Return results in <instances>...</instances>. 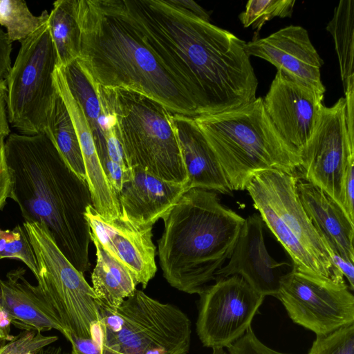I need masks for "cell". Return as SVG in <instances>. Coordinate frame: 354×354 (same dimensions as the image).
<instances>
[{
  "instance_id": "cell-36",
  "label": "cell",
  "mask_w": 354,
  "mask_h": 354,
  "mask_svg": "<svg viewBox=\"0 0 354 354\" xmlns=\"http://www.w3.org/2000/svg\"><path fill=\"white\" fill-rule=\"evenodd\" d=\"M4 141H0V210L9 198L10 180L4 156Z\"/></svg>"
},
{
  "instance_id": "cell-38",
  "label": "cell",
  "mask_w": 354,
  "mask_h": 354,
  "mask_svg": "<svg viewBox=\"0 0 354 354\" xmlns=\"http://www.w3.org/2000/svg\"><path fill=\"white\" fill-rule=\"evenodd\" d=\"M6 98V81L0 82V141H5V139L10 133L7 115Z\"/></svg>"
},
{
  "instance_id": "cell-39",
  "label": "cell",
  "mask_w": 354,
  "mask_h": 354,
  "mask_svg": "<svg viewBox=\"0 0 354 354\" xmlns=\"http://www.w3.org/2000/svg\"><path fill=\"white\" fill-rule=\"evenodd\" d=\"M176 7L185 10L196 17L209 22V15L201 6L192 0H167Z\"/></svg>"
},
{
  "instance_id": "cell-2",
  "label": "cell",
  "mask_w": 354,
  "mask_h": 354,
  "mask_svg": "<svg viewBox=\"0 0 354 354\" xmlns=\"http://www.w3.org/2000/svg\"><path fill=\"white\" fill-rule=\"evenodd\" d=\"M3 148L9 198L18 205L24 222L45 225L59 250L84 274L91 266V241L85 214L93 205L86 180L71 169L45 133H10Z\"/></svg>"
},
{
  "instance_id": "cell-27",
  "label": "cell",
  "mask_w": 354,
  "mask_h": 354,
  "mask_svg": "<svg viewBox=\"0 0 354 354\" xmlns=\"http://www.w3.org/2000/svg\"><path fill=\"white\" fill-rule=\"evenodd\" d=\"M326 28L334 40L345 91L354 81V0L339 1Z\"/></svg>"
},
{
  "instance_id": "cell-32",
  "label": "cell",
  "mask_w": 354,
  "mask_h": 354,
  "mask_svg": "<svg viewBox=\"0 0 354 354\" xmlns=\"http://www.w3.org/2000/svg\"><path fill=\"white\" fill-rule=\"evenodd\" d=\"M230 354H287L274 351L263 344L251 326L227 348Z\"/></svg>"
},
{
  "instance_id": "cell-10",
  "label": "cell",
  "mask_w": 354,
  "mask_h": 354,
  "mask_svg": "<svg viewBox=\"0 0 354 354\" xmlns=\"http://www.w3.org/2000/svg\"><path fill=\"white\" fill-rule=\"evenodd\" d=\"M23 225L37 261V286L71 335L91 337L93 326L101 317L93 288L59 250L45 225Z\"/></svg>"
},
{
  "instance_id": "cell-24",
  "label": "cell",
  "mask_w": 354,
  "mask_h": 354,
  "mask_svg": "<svg viewBox=\"0 0 354 354\" xmlns=\"http://www.w3.org/2000/svg\"><path fill=\"white\" fill-rule=\"evenodd\" d=\"M96 251V264L91 274L93 289L100 304L116 309L137 290L138 283L120 261L107 252L92 234Z\"/></svg>"
},
{
  "instance_id": "cell-20",
  "label": "cell",
  "mask_w": 354,
  "mask_h": 354,
  "mask_svg": "<svg viewBox=\"0 0 354 354\" xmlns=\"http://www.w3.org/2000/svg\"><path fill=\"white\" fill-rule=\"evenodd\" d=\"M53 80L56 91L64 100L77 131L93 207L103 218L111 221L121 215L120 207L117 194L100 162L91 131L59 66L53 73Z\"/></svg>"
},
{
  "instance_id": "cell-33",
  "label": "cell",
  "mask_w": 354,
  "mask_h": 354,
  "mask_svg": "<svg viewBox=\"0 0 354 354\" xmlns=\"http://www.w3.org/2000/svg\"><path fill=\"white\" fill-rule=\"evenodd\" d=\"M42 342L34 332L25 330L0 348V354H35Z\"/></svg>"
},
{
  "instance_id": "cell-25",
  "label": "cell",
  "mask_w": 354,
  "mask_h": 354,
  "mask_svg": "<svg viewBox=\"0 0 354 354\" xmlns=\"http://www.w3.org/2000/svg\"><path fill=\"white\" fill-rule=\"evenodd\" d=\"M48 27L53 43L57 66H65L79 59L81 28L79 0H58L48 15Z\"/></svg>"
},
{
  "instance_id": "cell-5",
  "label": "cell",
  "mask_w": 354,
  "mask_h": 354,
  "mask_svg": "<svg viewBox=\"0 0 354 354\" xmlns=\"http://www.w3.org/2000/svg\"><path fill=\"white\" fill-rule=\"evenodd\" d=\"M216 155L230 189L245 190L250 178L263 170L295 174L298 151L279 133L263 98L234 109L194 118Z\"/></svg>"
},
{
  "instance_id": "cell-37",
  "label": "cell",
  "mask_w": 354,
  "mask_h": 354,
  "mask_svg": "<svg viewBox=\"0 0 354 354\" xmlns=\"http://www.w3.org/2000/svg\"><path fill=\"white\" fill-rule=\"evenodd\" d=\"M333 263L340 271L348 281V288L354 289V267L353 263L342 257L338 253L328 250Z\"/></svg>"
},
{
  "instance_id": "cell-30",
  "label": "cell",
  "mask_w": 354,
  "mask_h": 354,
  "mask_svg": "<svg viewBox=\"0 0 354 354\" xmlns=\"http://www.w3.org/2000/svg\"><path fill=\"white\" fill-rule=\"evenodd\" d=\"M295 3V0H250L239 18L244 28L252 26L259 31L274 17H291Z\"/></svg>"
},
{
  "instance_id": "cell-35",
  "label": "cell",
  "mask_w": 354,
  "mask_h": 354,
  "mask_svg": "<svg viewBox=\"0 0 354 354\" xmlns=\"http://www.w3.org/2000/svg\"><path fill=\"white\" fill-rule=\"evenodd\" d=\"M12 41L0 28V82L6 81L11 70Z\"/></svg>"
},
{
  "instance_id": "cell-28",
  "label": "cell",
  "mask_w": 354,
  "mask_h": 354,
  "mask_svg": "<svg viewBox=\"0 0 354 354\" xmlns=\"http://www.w3.org/2000/svg\"><path fill=\"white\" fill-rule=\"evenodd\" d=\"M48 15L44 10L34 15L23 0H0V24L6 28L12 41L21 43L48 20Z\"/></svg>"
},
{
  "instance_id": "cell-3",
  "label": "cell",
  "mask_w": 354,
  "mask_h": 354,
  "mask_svg": "<svg viewBox=\"0 0 354 354\" xmlns=\"http://www.w3.org/2000/svg\"><path fill=\"white\" fill-rule=\"evenodd\" d=\"M79 60L95 84L142 94L173 114L199 115L193 97L113 0H79Z\"/></svg>"
},
{
  "instance_id": "cell-14",
  "label": "cell",
  "mask_w": 354,
  "mask_h": 354,
  "mask_svg": "<svg viewBox=\"0 0 354 354\" xmlns=\"http://www.w3.org/2000/svg\"><path fill=\"white\" fill-rule=\"evenodd\" d=\"M324 95L277 70L263 99L264 109L273 124L299 156L310 139L324 106Z\"/></svg>"
},
{
  "instance_id": "cell-12",
  "label": "cell",
  "mask_w": 354,
  "mask_h": 354,
  "mask_svg": "<svg viewBox=\"0 0 354 354\" xmlns=\"http://www.w3.org/2000/svg\"><path fill=\"white\" fill-rule=\"evenodd\" d=\"M346 284L318 280L292 269L276 296L290 318L316 334H328L354 323V297Z\"/></svg>"
},
{
  "instance_id": "cell-16",
  "label": "cell",
  "mask_w": 354,
  "mask_h": 354,
  "mask_svg": "<svg viewBox=\"0 0 354 354\" xmlns=\"http://www.w3.org/2000/svg\"><path fill=\"white\" fill-rule=\"evenodd\" d=\"M245 50L248 56L263 59L289 77L324 94L326 88L321 80L323 61L304 28L286 26L246 43Z\"/></svg>"
},
{
  "instance_id": "cell-13",
  "label": "cell",
  "mask_w": 354,
  "mask_h": 354,
  "mask_svg": "<svg viewBox=\"0 0 354 354\" xmlns=\"http://www.w3.org/2000/svg\"><path fill=\"white\" fill-rule=\"evenodd\" d=\"M346 100L324 106L306 147L300 154L302 179L326 192L339 205L344 174L354 159V136L348 134Z\"/></svg>"
},
{
  "instance_id": "cell-26",
  "label": "cell",
  "mask_w": 354,
  "mask_h": 354,
  "mask_svg": "<svg viewBox=\"0 0 354 354\" xmlns=\"http://www.w3.org/2000/svg\"><path fill=\"white\" fill-rule=\"evenodd\" d=\"M44 133L50 138L71 169L86 180L84 162L77 131L68 109L57 91Z\"/></svg>"
},
{
  "instance_id": "cell-7",
  "label": "cell",
  "mask_w": 354,
  "mask_h": 354,
  "mask_svg": "<svg viewBox=\"0 0 354 354\" xmlns=\"http://www.w3.org/2000/svg\"><path fill=\"white\" fill-rule=\"evenodd\" d=\"M298 179L282 171L263 170L250 178L245 190L263 222L290 255L292 269L322 281L346 284L301 203Z\"/></svg>"
},
{
  "instance_id": "cell-34",
  "label": "cell",
  "mask_w": 354,
  "mask_h": 354,
  "mask_svg": "<svg viewBox=\"0 0 354 354\" xmlns=\"http://www.w3.org/2000/svg\"><path fill=\"white\" fill-rule=\"evenodd\" d=\"M68 340L72 346L71 354H100L98 336L95 324L93 326L91 337L79 338L71 335Z\"/></svg>"
},
{
  "instance_id": "cell-22",
  "label": "cell",
  "mask_w": 354,
  "mask_h": 354,
  "mask_svg": "<svg viewBox=\"0 0 354 354\" xmlns=\"http://www.w3.org/2000/svg\"><path fill=\"white\" fill-rule=\"evenodd\" d=\"M301 203L328 250L354 263V223L342 207L317 185L298 179Z\"/></svg>"
},
{
  "instance_id": "cell-8",
  "label": "cell",
  "mask_w": 354,
  "mask_h": 354,
  "mask_svg": "<svg viewBox=\"0 0 354 354\" xmlns=\"http://www.w3.org/2000/svg\"><path fill=\"white\" fill-rule=\"evenodd\" d=\"M100 354H187L192 324L178 307L136 290L116 309L99 303Z\"/></svg>"
},
{
  "instance_id": "cell-40",
  "label": "cell",
  "mask_w": 354,
  "mask_h": 354,
  "mask_svg": "<svg viewBox=\"0 0 354 354\" xmlns=\"http://www.w3.org/2000/svg\"><path fill=\"white\" fill-rule=\"evenodd\" d=\"M11 321L0 308V348L12 341L15 336L10 335Z\"/></svg>"
},
{
  "instance_id": "cell-18",
  "label": "cell",
  "mask_w": 354,
  "mask_h": 354,
  "mask_svg": "<svg viewBox=\"0 0 354 354\" xmlns=\"http://www.w3.org/2000/svg\"><path fill=\"white\" fill-rule=\"evenodd\" d=\"M186 191V185L162 180L135 167L129 169L117 196L126 218L138 225L153 226Z\"/></svg>"
},
{
  "instance_id": "cell-31",
  "label": "cell",
  "mask_w": 354,
  "mask_h": 354,
  "mask_svg": "<svg viewBox=\"0 0 354 354\" xmlns=\"http://www.w3.org/2000/svg\"><path fill=\"white\" fill-rule=\"evenodd\" d=\"M308 354H354V323L316 335Z\"/></svg>"
},
{
  "instance_id": "cell-6",
  "label": "cell",
  "mask_w": 354,
  "mask_h": 354,
  "mask_svg": "<svg viewBox=\"0 0 354 354\" xmlns=\"http://www.w3.org/2000/svg\"><path fill=\"white\" fill-rule=\"evenodd\" d=\"M95 86L113 117L127 167H140L162 180L186 185L187 174L171 113L139 93Z\"/></svg>"
},
{
  "instance_id": "cell-9",
  "label": "cell",
  "mask_w": 354,
  "mask_h": 354,
  "mask_svg": "<svg viewBox=\"0 0 354 354\" xmlns=\"http://www.w3.org/2000/svg\"><path fill=\"white\" fill-rule=\"evenodd\" d=\"M6 80L8 122L21 134L44 133L57 93L53 73L56 51L48 20L21 43Z\"/></svg>"
},
{
  "instance_id": "cell-21",
  "label": "cell",
  "mask_w": 354,
  "mask_h": 354,
  "mask_svg": "<svg viewBox=\"0 0 354 354\" xmlns=\"http://www.w3.org/2000/svg\"><path fill=\"white\" fill-rule=\"evenodd\" d=\"M171 122L187 174V190L198 188L231 194L222 167L194 118L171 113Z\"/></svg>"
},
{
  "instance_id": "cell-15",
  "label": "cell",
  "mask_w": 354,
  "mask_h": 354,
  "mask_svg": "<svg viewBox=\"0 0 354 354\" xmlns=\"http://www.w3.org/2000/svg\"><path fill=\"white\" fill-rule=\"evenodd\" d=\"M85 215L91 234L129 269L138 284L145 288L157 271L156 248L152 240L153 226L138 225L122 214L108 221L93 205L86 208Z\"/></svg>"
},
{
  "instance_id": "cell-17",
  "label": "cell",
  "mask_w": 354,
  "mask_h": 354,
  "mask_svg": "<svg viewBox=\"0 0 354 354\" xmlns=\"http://www.w3.org/2000/svg\"><path fill=\"white\" fill-rule=\"evenodd\" d=\"M263 224L258 214L245 218L228 262L218 270L216 279L239 275L259 294L276 297L283 275L280 268L289 264L269 254Z\"/></svg>"
},
{
  "instance_id": "cell-23",
  "label": "cell",
  "mask_w": 354,
  "mask_h": 354,
  "mask_svg": "<svg viewBox=\"0 0 354 354\" xmlns=\"http://www.w3.org/2000/svg\"><path fill=\"white\" fill-rule=\"evenodd\" d=\"M59 67L70 92L84 113L100 162L106 155V137L115 126L113 117L104 106L95 83L78 59Z\"/></svg>"
},
{
  "instance_id": "cell-11",
  "label": "cell",
  "mask_w": 354,
  "mask_h": 354,
  "mask_svg": "<svg viewBox=\"0 0 354 354\" xmlns=\"http://www.w3.org/2000/svg\"><path fill=\"white\" fill-rule=\"evenodd\" d=\"M199 296L196 333L212 349L227 348L241 337L265 298L239 275L216 279Z\"/></svg>"
},
{
  "instance_id": "cell-1",
  "label": "cell",
  "mask_w": 354,
  "mask_h": 354,
  "mask_svg": "<svg viewBox=\"0 0 354 354\" xmlns=\"http://www.w3.org/2000/svg\"><path fill=\"white\" fill-rule=\"evenodd\" d=\"M113 1L183 82L198 116L230 111L257 98L258 80L245 41L167 0Z\"/></svg>"
},
{
  "instance_id": "cell-29",
  "label": "cell",
  "mask_w": 354,
  "mask_h": 354,
  "mask_svg": "<svg viewBox=\"0 0 354 354\" xmlns=\"http://www.w3.org/2000/svg\"><path fill=\"white\" fill-rule=\"evenodd\" d=\"M17 259L22 261L36 278L38 265L33 248L24 225H17L12 230L0 228V260Z\"/></svg>"
},
{
  "instance_id": "cell-4",
  "label": "cell",
  "mask_w": 354,
  "mask_h": 354,
  "mask_svg": "<svg viewBox=\"0 0 354 354\" xmlns=\"http://www.w3.org/2000/svg\"><path fill=\"white\" fill-rule=\"evenodd\" d=\"M162 219L163 277L173 288L199 295L230 259L245 218L224 206L217 192L192 188Z\"/></svg>"
},
{
  "instance_id": "cell-19",
  "label": "cell",
  "mask_w": 354,
  "mask_h": 354,
  "mask_svg": "<svg viewBox=\"0 0 354 354\" xmlns=\"http://www.w3.org/2000/svg\"><path fill=\"white\" fill-rule=\"evenodd\" d=\"M25 274L26 270L19 267L8 272L5 279H0V308L12 324L40 333L55 329L68 339L71 334L54 308L39 287L31 284Z\"/></svg>"
}]
</instances>
